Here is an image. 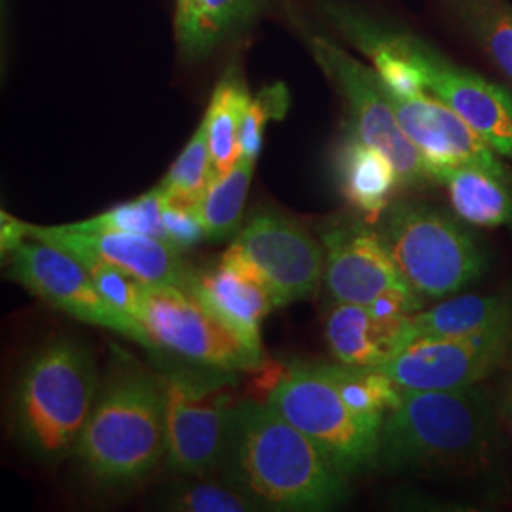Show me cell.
Instances as JSON below:
<instances>
[{
  "mask_svg": "<svg viewBox=\"0 0 512 512\" xmlns=\"http://www.w3.org/2000/svg\"><path fill=\"white\" fill-rule=\"evenodd\" d=\"M232 247L266 283L275 308L310 300L319 291L325 274L323 247L293 220L274 213L256 215Z\"/></svg>",
  "mask_w": 512,
  "mask_h": 512,
  "instance_id": "cell-10",
  "label": "cell"
},
{
  "mask_svg": "<svg viewBox=\"0 0 512 512\" xmlns=\"http://www.w3.org/2000/svg\"><path fill=\"white\" fill-rule=\"evenodd\" d=\"M262 0H177L175 38L188 59L211 54L220 42L238 35L256 14Z\"/></svg>",
  "mask_w": 512,
  "mask_h": 512,
  "instance_id": "cell-20",
  "label": "cell"
},
{
  "mask_svg": "<svg viewBox=\"0 0 512 512\" xmlns=\"http://www.w3.org/2000/svg\"><path fill=\"white\" fill-rule=\"evenodd\" d=\"M164 224L169 245L179 253L196 247L205 238L198 207H186L165 200Z\"/></svg>",
  "mask_w": 512,
  "mask_h": 512,
  "instance_id": "cell-32",
  "label": "cell"
},
{
  "mask_svg": "<svg viewBox=\"0 0 512 512\" xmlns=\"http://www.w3.org/2000/svg\"><path fill=\"white\" fill-rule=\"evenodd\" d=\"M311 50L346 97L355 135L384 152L395 165L401 184L423 183L429 177L423 156L401 128L380 74L325 38H313Z\"/></svg>",
  "mask_w": 512,
  "mask_h": 512,
  "instance_id": "cell-9",
  "label": "cell"
},
{
  "mask_svg": "<svg viewBox=\"0 0 512 512\" xmlns=\"http://www.w3.org/2000/svg\"><path fill=\"white\" fill-rule=\"evenodd\" d=\"M410 315L385 317L361 304L336 302L325 319V338L342 365L378 368L416 342Z\"/></svg>",
  "mask_w": 512,
  "mask_h": 512,
  "instance_id": "cell-18",
  "label": "cell"
},
{
  "mask_svg": "<svg viewBox=\"0 0 512 512\" xmlns=\"http://www.w3.org/2000/svg\"><path fill=\"white\" fill-rule=\"evenodd\" d=\"M25 239V222L2 213V255H10L16 245Z\"/></svg>",
  "mask_w": 512,
  "mask_h": 512,
  "instance_id": "cell-33",
  "label": "cell"
},
{
  "mask_svg": "<svg viewBox=\"0 0 512 512\" xmlns=\"http://www.w3.org/2000/svg\"><path fill=\"white\" fill-rule=\"evenodd\" d=\"M492 416L473 389L401 391V403L385 416L376 465L385 471H467L486 458Z\"/></svg>",
  "mask_w": 512,
  "mask_h": 512,
  "instance_id": "cell-2",
  "label": "cell"
},
{
  "mask_svg": "<svg viewBox=\"0 0 512 512\" xmlns=\"http://www.w3.org/2000/svg\"><path fill=\"white\" fill-rule=\"evenodd\" d=\"M84 266L92 275L97 289L109 300L110 304L139 321L143 283L126 272L105 264V262L90 260V262H84Z\"/></svg>",
  "mask_w": 512,
  "mask_h": 512,
  "instance_id": "cell-31",
  "label": "cell"
},
{
  "mask_svg": "<svg viewBox=\"0 0 512 512\" xmlns=\"http://www.w3.org/2000/svg\"><path fill=\"white\" fill-rule=\"evenodd\" d=\"M251 105V95L236 71H228L220 80L205 114L209 129V148L215 177L228 175L239 160V129Z\"/></svg>",
  "mask_w": 512,
  "mask_h": 512,
  "instance_id": "cell-23",
  "label": "cell"
},
{
  "mask_svg": "<svg viewBox=\"0 0 512 512\" xmlns=\"http://www.w3.org/2000/svg\"><path fill=\"white\" fill-rule=\"evenodd\" d=\"M511 327L467 338H421L378 366L404 389L454 391L484 380L503 359Z\"/></svg>",
  "mask_w": 512,
  "mask_h": 512,
  "instance_id": "cell-12",
  "label": "cell"
},
{
  "mask_svg": "<svg viewBox=\"0 0 512 512\" xmlns=\"http://www.w3.org/2000/svg\"><path fill=\"white\" fill-rule=\"evenodd\" d=\"M167 459L186 475H203L217 467L226 450L232 408L188 378L165 384Z\"/></svg>",
  "mask_w": 512,
  "mask_h": 512,
  "instance_id": "cell-14",
  "label": "cell"
},
{
  "mask_svg": "<svg viewBox=\"0 0 512 512\" xmlns=\"http://www.w3.org/2000/svg\"><path fill=\"white\" fill-rule=\"evenodd\" d=\"M336 171L344 198L368 224H374L384 215L393 192L401 186L393 162L357 135H349L342 143L336 156Z\"/></svg>",
  "mask_w": 512,
  "mask_h": 512,
  "instance_id": "cell-19",
  "label": "cell"
},
{
  "mask_svg": "<svg viewBox=\"0 0 512 512\" xmlns=\"http://www.w3.org/2000/svg\"><path fill=\"white\" fill-rule=\"evenodd\" d=\"M332 382L340 389L346 403L357 412L385 420V416L401 403L403 387L376 368L323 365Z\"/></svg>",
  "mask_w": 512,
  "mask_h": 512,
  "instance_id": "cell-26",
  "label": "cell"
},
{
  "mask_svg": "<svg viewBox=\"0 0 512 512\" xmlns=\"http://www.w3.org/2000/svg\"><path fill=\"white\" fill-rule=\"evenodd\" d=\"M459 217L480 228H512V184L476 167H448L435 177Z\"/></svg>",
  "mask_w": 512,
  "mask_h": 512,
  "instance_id": "cell-22",
  "label": "cell"
},
{
  "mask_svg": "<svg viewBox=\"0 0 512 512\" xmlns=\"http://www.w3.org/2000/svg\"><path fill=\"white\" fill-rule=\"evenodd\" d=\"M389 99L404 133L420 150L431 179L448 167L467 165L512 184V175L495 158L494 148L437 97L423 93L403 99L389 93Z\"/></svg>",
  "mask_w": 512,
  "mask_h": 512,
  "instance_id": "cell-13",
  "label": "cell"
},
{
  "mask_svg": "<svg viewBox=\"0 0 512 512\" xmlns=\"http://www.w3.org/2000/svg\"><path fill=\"white\" fill-rule=\"evenodd\" d=\"M511 304L499 296L463 294L427 311L410 315L416 340L467 338L486 330L511 327Z\"/></svg>",
  "mask_w": 512,
  "mask_h": 512,
  "instance_id": "cell-21",
  "label": "cell"
},
{
  "mask_svg": "<svg viewBox=\"0 0 512 512\" xmlns=\"http://www.w3.org/2000/svg\"><path fill=\"white\" fill-rule=\"evenodd\" d=\"M171 509L184 512H247L256 511L258 503L238 486H222L217 482L184 484L175 490L169 501Z\"/></svg>",
  "mask_w": 512,
  "mask_h": 512,
  "instance_id": "cell-29",
  "label": "cell"
},
{
  "mask_svg": "<svg viewBox=\"0 0 512 512\" xmlns=\"http://www.w3.org/2000/svg\"><path fill=\"white\" fill-rule=\"evenodd\" d=\"M469 19L495 63L512 80V10L499 0H469Z\"/></svg>",
  "mask_w": 512,
  "mask_h": 512,
  "instance_id": "cell-28",
  "label": "cell"
},
{
  "mask_svg": "<svg viewBox=\"0 0 512 512\" xmlns=\"http://www.w3.org/2000/svg\"><path fill=\"white\" fill-rule=\"evenodd\" d=\"M165 198L162 190L156 186L137 200L120 203L109 209L103 215H97L90 220H82L80 224L97 230H114V232H129L148 238L160 239L169 243L164 224Z\"/></svg>",
  "mask_w": 512,
  "mask_h": 512,
  "instance_id": "cell-27",
  "label": "cell"
},
{
  "mask_svg": "<svg viewBox=\"0 0 512 512\" xmlns=\"http://www.w3.org/2000/svg\"><path fill=\"white\" fill-rule=\"evenodd\" d=\"M222 463L230 484L275 511H327L348 499V478L270 404L232 408Z\"/></svg>",
  "mask_w": 512,
  "mask_h": 512,
  "instance_id": "cell-1",
  "label": "cell"
},
{
  "mask_svg": "<svg viewBox=\"0 0 512 512\" xmlns=\"http://www.w3.org/2000/svg\"><path fill=\"white\" fill-rule=\"evenodd\" d=\"M268 404L300 429L346 478L376 465L384 421L351 408L323 365L287 370Z\"/></svg>",
  "mask_w": 512,
  "mask_h": 512,
  "instance_id": "cell-5",
  "label": "cell"
},
{
  "mask_svg": "<svg viewBox=\"0 0 512 512\" xmlns=\"http://www.w3.org/2000/svg\"><path fill=\"white\" fill-rule=\"evenodd\" d=\"M408 40L425 76L427 90L458 112L495 152L512 158L511 93L478 74L448 63L420 38L408 37Z\"/></svg>",
  "mask_w": 512,
  "mask_h": 512,
  "instance_id": "cell-15",
  "label": "cell"
},
{
  "mask_svg": "<svg viewBox=\"0 0 512 512\" xmlns=\"http://www.w3.org/2000/svg\"><path fill=\"white\" fill-rule=\"evenodd\" d=\"M92 353L74 338H57L25 365L14 397L23 444L40 459L63 458L76 446L97 401Z\"/></svg>",
  "mask_w": 512,
  "mask_h": 512,
  "instance_id": "cell-4",
  "label": "cell"
},
{
  "mask_svg": "<svg viewBox=\"0 0 512 512\" xmlns=\"http://www.w3.org/2000/svg\"><path fill=\"white\" fill-rule=\"evenodd\" d=\"M10 277L55 310L154 348L141 321L114 308L97 289L88 268L54 245L23 239L10 253Z\"/></svg>",
  "mask_w": 512,
  "mask_h": 512,
  "instance_id": "cell-8",
  "label": "cell"
},
{
  "mask_svg": "<svg viewBox=\"0 0 512 512\" xmlns=\"http://www.w3.org/2000/svg\"><path fill=\"white\" fill-rule=\"evenodd\" d=\"M25 238L54 245L82 264L97 260L114 266L145 285L179 287L188 291L194 274L181 253L160 239L88 228L80 222L63 226L25 224Z\"/></svg>",
  "mask_w": 512,
  "mask_h": 512,
  "instance_id": "cell-11",
  "label": "cell"
},
{
  "mask_svg": "<svg viewBox=\"0 0 512 512\" xmlns=\"http://www.w3.org/2000/svg\"><path fill=\"white\" fill-rule=\"evenodd\" d=\"M165 384L131 366L110 370L74 450L99 482H137L167 452Z\"/></svg>",
  "mask_w": 512,
  "mask_h": 512,
  "instance_id": "cell-3",
  "label": "cell"
},
{
  "mask_svg": "<svg viewBox=\"0 0 512 512\" xmlns=\"http://www.w3.org/2000/svg\"><path fill=\"white\" fill-rule=\"evenodd\" d=\"M255 162L239 160L238 165L224 177H215L209 184L198 213L202 220L205 239L219 241L238 230L243 217L249 184L253 179Z\"/></svg>",
  "mask_w": 512,
  "mask_h": 512,
  "instance_id": "cell-24",
  "label": "cell"
},
{
  "mask_svg": "<svg viewBox=\"0 0 512 512\" xmlns=\"http://www.w3.org/2000/svg\"><path fill=\"white\" fill-rule=\"evenodd\" d=\"M139 321L154 348L173 351L198 365L224 372L251 370L262 359V351L251 348L198 296L179 287L143 283Z\"/></svg>",
  "mask_w": 512,
  "mask_h": 512,
  "instance_id": "cell-7",
  "label": "cell"
},
{
  "mask_svg": "<svg viewBox=\"0 0 512 512\" xmlns=\"http://www.w3.org/2000/svg\"><path fill=\"white\" fill-rule=\"evenodd\" d=\"M380 236L406 283L425 298L458 293L482 272L475 241L433 207L395 205Z\"/></svg>",
  "mask_w": 512,
  "mask_h": 512,
  "instance_id": "cell-6",
  "label": "cell"
},
{
  "mask_svg": "<svg viewBox=\"0 0 512 512\" xmlns=\"http://www.w3.org/2000/svg\"><path fill=\"white\" fill-rule=\"evenodd\" d=\"M287 109V92L283 86L268 88L251 99V105L243 116L241 129H239V150L241 160L256 162L260 148H262V135L264 126L272 118H281Z\"/></svg>",
  "mask_w": 512,
  "mask_h": 512,
  "instance_id": "cell-30",
  "label": "cell"
},
{
  "mask_svg": "<svg viewBox=\"0 0 512 512\" xmlns=\"http://www.w3.org/2000/svg\"><path fill=\"white\" fill-rule=\"evenodd\" d=\"M213 162L209 148V129L203 118L200 128L192 135L190 143L184 147L181 156L171 165L164 181L158 184L165 200L186 207H198L213 183Z\"/></svg>",
  "mask_w": 512,
  "mask_h": 512,
  "instance_id": "cell-25",
  "label": "cell"
},
{
  "mask_svg": "<svg viewBox=\"0 0 512 512\" xmlns=\"http://www.w3.org/2000/svg\"><path fill=\"white\" fill-rule=\"evenodd\" d=\"M188 293L198 296L251 348L262 351L260 325L275 308L274 296L232 245L217 268L194 274Z\"/></svg>",
  "mask_w": 512,
  "mask_h": 512,
  "instance_id": "cell-17",
  "label": "cell"
},
{
  "mask_svg": "<svg viewBox=\"0 0 512 512\" xmlns=\"http://www.w3.org/2000/svg\"><path fill=\"white\" fill-rule=\"evenodd\" d=\"M325 283L334 302L370 306L391 289H412L380 234L365 224H342L323 234ZM414 291V289H412Z\"/></svg>",
  "mask_w": 512,
  "mask_h": 512,
  "instance_id": "cell-16",
  "label": "cell"
}]
</instances>
